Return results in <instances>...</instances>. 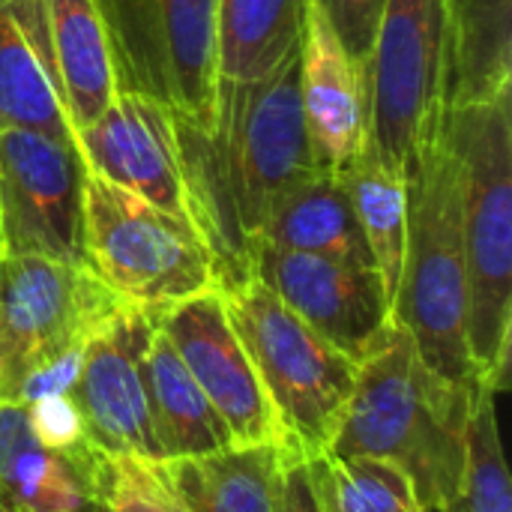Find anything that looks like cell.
Masks as SVG:
<instances>
[{"instance_id":"30bf717a","label":"cell","mask_w":512,"mask_h":512,"mask_svg":"<svg viewBox=\"0 0 512 512\" xmlns=\"http://www.w3.org/2000/svg\"><path fill=\"white\" fill-rule=\"evenodd\" d=\"M87 165L75 141L36 129H0L3 255L81 261Z\"/></svg>"},{"instance_id":"4fadbf2b","label":"cell","mask_w":512,"mask_h":512,"mask_svg":"<svg viewBox=\"0 0 512 512\" xmlns=\"http://www.w3.org/2000/svg\"><path fill=\"white\" fill-rule=\"evenodd\" d=\"M153 315L126 306L84 348L69 399L90 444L117 459L159 462L141 378V348Z\"/></svg>"},{"instance_id":"7c38bea8","label":"cell","mask_w":512,"mask_h":512,"mask_svg":"<svg viewBox=\"0 0 512 512\" xmlns=\"http://www.w3.org/2000/svg\"><path fill=\"white\" fill-rule=\"evenodd\" d=\"M153 318L225 423L234 447L285 444L249 354L228 321L219 288L153 312Z\"/></svg>"},{"instance_id":"603a6c76","label":"cell","mask_w":512,"mask_h":512,"mask_svg":"<svg viewBox=\"0 0 512 512\" xmlns=\"http://www.w3.org/2000/svg\"><path fill=\"white\" fill-rule=\"evenodd\" d=\"M306 0H216L219 81L249 84L273 75L303 36Z\"/></svg>"},{"instance_id":"d6986e66","label":"cell","mask_w":512,"mask_h":512,"mask_svg":"<svg viewBox=\"0 0 512 512\" xmlns=\"http://www.w3.org/2000/svg\"><path fill=\"white\" fill-rule=\"evenodd\" d=\"M444 108L507 99L512 0H444Z\"/></svg>"},{"instance_id":"484cf974","label":"cell","mask_w":512,"mask_h":512,"mask_svg":"<svg viewBox=\"0 0 512 512\" xmlns=\"http://www.w3.org/2000/svg\"><path fill=\"white\" fill-rule=\"evenodd\" d=\"M492 390H480L471 432L468 462L456 498L441 512H512V480L498 429V405Z\"/></svg>"},{"instance_id":"8fae6325","label":"cell","mask_w":512,"mask_h":512,"mask_svg":"<svg viewBox=\"0 0 512 512\" xmlns=\"http://www.w3.org/2000/svg\"><path fill=\"white\" fill-rule=\"evenodd\" d=\"M249 276L264 282L321 339L360 363L393 324L390 297L375 267L255 243Z\"/></svg>"},{"instance_id":"ffe728a7","label":"cell","mask_w":512,"mask_h":512,"mask_svg":"<svg viewBox=\"0 0 512 512\" xmlns=\"http://www.w3.org/2000/svg\"><path fill=\"white\" fill-rule=\"evenodd\" d=\"M255 243H270L291 252H312V255L375 267L345 177L321 168L297 180L270 207Z\"/></svg>"},{"instance_id":"7a4b0ae2","label":"cell","mask_w":512,"mask_h":512,"mask_svg":"<svg viewBox=\"0 0 512 512\" xmlns=\"http://www.w3.org/2000/svg\"><path fill=\"white\" fill-rule=\"evenodd\" d=\"M480 384H456L423 363L414 339L390 324L357 363L333 456L378 459L399 468L420 504L441 512L459 492Z\"/></svg>"},{"instance_id":"2e32d148","label":"cell","mask_w":512,"mask_h":512,"mask_svg":"<svg viewBox=\"0 0 512 512\" xmlns=\"http://www.w3.org/2000/svg\"><path fill=\"white\" fill-rule=\"evenodd\" d=\"M102 462L93 444H42L27 408L0 399V512H99Z\"/></svg>"},{"instance_id":"9a60e30c","label":"cell","mask_w":512,"mask_h":512,"mask_svg":"<svg viewBox=\"0 0 512 512\" xmlns=\"http://www.w3.org/2000/svg\"><path fill=\"white\" fill-rule=\"evenodd\" d=\"M300 102L315 168L345 174L369 147V78L315 0L303 9Z\"/></svg>"},{"instance_id":"ba28073f","label":"cell","mask_w":512,"mask_h":512,"mask_svg":"<svg viewBox=\"0 0 512 512\" xmlns=\"http://www.w3.org/2000/svg\"><path fill=\"white\" fill-rule=\"evenodd\" d=\"M129 303L111 294L84 261L3 255L0 261V399L69 360Z\"/></svg>"},{"instance_id":"8992f818","label":"cell","mask_w":512,"mask_h":512,"mask_svg":"<svg viewBox=\"0 0 512 512\" xmlns=\"http://www.w3.org/2000/svg\"><path fill=\"white\" fill-rule=\"evenodd\" d=\"M81 261L111 294L144 312H162L219 288L213 249L189 216H174L90 171Z\"/></svg>"},{"instance_id":"5bb4252c","label":"cell","mask_w":512,"mask_h":512,"mask_svg":"<svg viewBox=\"0 0 512 512\" xmlns=\"http://www.w3.org/2000/svg\"><path fill=\"white\" fill-rule=\"evenodd\" d=\"M75 144L90 174L192 219L177 123L156 99L120 90L93 123L75 132Z\"/></svg>"},{"instance_id":"9c48e42d","label":"cell","mask_w":512,"mask_h":512,"mask_svg":"<svg viewBox=\"0 0 512 512\" xmlns=\"http://www.w3.org/2000/svg\"><path fill=\"white\" fill-rule=\"evenodd\" d=\"M444 36V0H384L366 60L369 147L402 174L441 129Z\"/></svg>"},{"instance_id":"277c9868","label":"cell","mask_w":512,"mask_h":512,"mask_svg":"<svg viewBox=\"0 0 512 512\" xmlns=\"http://www.w3.org/2000/svg\"><path fill=\"white\" fill-rule=\"evenodd\" d=\"M405 180L408 234L393 294V324L414 339V348L429 369L456 384H480L465 333L468 276L462 165L441 129L417 150Z\"/></svg>"},{"instance_id":"44dd1931","label":"cell","mask_w":512,"mask_h":512,"mask_svg":"<svg viewBox=\"0 0 512 512\" xmlns=\"http://www.w3.org/2000/svg\"><path fill=\"white\" fill-rule=\"evenodd\" d=\"M282 444L225 447L204 456L156 462L186 512H276Z\"/></svg>"},{"instance_id":"6da1fadb","label":"cell","mask_w":512,"mask_h":512,"mask_svg":"<svg viewBox=\"0 0 512 512\" xmlns=\"http://www.w3.org/2000/svg\"><path fill=\"white\" fill-rule=\"evenodd\" d=\"M174 123L189 213L213 249L219 285L246 279L270 207L315 171L300 102V48L261 81H219L210 132Z\"/></svg>"},{"instance_id":"d4e9b609","label":"cell","mask_w":512,"mask_h":512,"mask_svg":"<svg viewBox=\"0 0 512 512\" xmlns=\"http://www.w3.org/2000/svg\"><path fill=\"white\" fill-rule=\"evenodd\" d=\"M306 465L321 512H429L411 480L387 462L318 453Z\"/></svg>"},{"instance_id":"4316f807","label":"cell","mask_w":512,"mask_h":512,"mask_svg":"<svg viewBox=\"0 0 512 512\" xmlns=\"http://www.w3.org/2000/svg\"><path fill=\"white\" fill-rule=\"evenodd\" d=\"M99 512H171V492L156 462L105 456Z\"/></svg>"},{"instance_id":"3957f363","label":"cell","mask_w":512,"mask_h":512,"mask_svg":"<svg viewBox=\"0 0 512 512\" xmlns=\"http://www.w3.org/2000/svg\"><path fill=\"white\" fill-rule=\"evenodd\" d=\"M441 132L462 165L468 354L477 381L504 393L512 357L510 96L444 108Z\"/></svg>"},{"instance_id":"f546056e","label":"cell","mask_w":512,"mask_h":512,"mask_svg":"<svg viewBox=\"0 0 512 512\" xmlns=\"http://www.w3.org/2000/svg\"><path fill=\"white\" fill-rule=\"evenodd\" d=\"M0 261H3V225H0Z\"/></svg>"},{"instance_id":"7402d4cb","label":"cell","mask_w":512,"mask_h":512,"mask_svg":"<svg viewBox=\"0 0 512 512\" xmlns=\"http://www.w3.org/2000/svg\"><path fill=\"white\" fill-rule=\"evenodd\" d=\"M45 12L63 108L78 132L117 99L108 33L96 0H45Z\"/></svg>"},{"instance_id":"f1b7e54d","label":"cell","mask_w":512,"mask_h":512,"mask_svg":"<svg viewBox=\"0 0 512 512\" xmlns=\"http://www.w3.org/2000/svg\"><path fill=\"white\" fill-rule=\"evenodd\" d=\"M276 512H321L309 465L300 450L291 444H282V465H279V483H276Z\"/></svg>"},{"instance_id":"52a82bcc","label":"cell","mask_w":512,"mask_h":512,"mask_svg":"<svg viewBox=\"0 0 512 512\" xmlns=\"http://www.w3.org/2000/svg\"><path fill=\"white\" fill-rule=\"evenodd\" d=\"M117 93H141L174 120L210 132L216 120V0H96Z\"/></svg>"},{"instance_id":"cb8c5ba5","label":"cell","mask_w":512,"mask_h":512,"mask_svg":"<svg viewBox=\"0 0 512 512\" xmlns=\"http://www.w3.org/2000/svg\"><path fill=\"white\" fill-rule=\"evenodd\" d=\"M342 177L393 312L408 234V180L402 171L384 165L372 147H366V153Z\"/></svg>"},{"instance_id":"5b68a950","label":"cell","mask_w":512,"mask_h":512,"mask_svg":"<svg viewBox=\"0 0 512 512\" xmlns=\"http://www.w3.org/2000/svg\"><path fill=\"white\" fill-rule=\"evenodd\" d=\"M282 441L306 459L330 453L354 393L357 363L321 339L255 276L219 285Z\"/></svg>"},{"instance_id":"ac0fdd59","label":"cell","mask_w":512,"mask_h":512,"mask_svg":"<svg viewBox=\"0 0 512 512\" xmlns=\"http://www.w3.org/2000/svg\"><path fill=\"white\" fill-rule=\"evenodd\" d=\"M141 378L159 462L234 447L225 423L189 375L171 339L159 330L156 318L141 348Z\"/></svg>"},{"instance_id":"e0dca14e","label":"cell","mask_w":512,"mask_h":512,"mask_svg":"<svg viewBox=\"0 0 512 512\" xmlns=\"http://www.w3.org/2000/svg\"><path fill=\"white\" fill-rule=\"evenodd\" d=\"M75 141L51 54L45 0H0V129Z\"/></svg>"},{"instance_id":"83f0119b","label":"cell","mask_w":512,"mask_h":512,"mask_svg":"<svg viewBox=\"0 0 512 512\" xmlns=\"http://www.w3.org/2000/svg\"><path fill=\"white\" fill-rule=\"evenodd\" d=\"M336 27L345 48L366 66L384 0H315Z\"/></svg>"}]
</instances>
